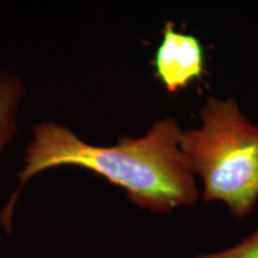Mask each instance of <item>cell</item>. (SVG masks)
<instances>
[{
	"mask_svg": "<svg viewBox=\"0 0 258 258\" xmlns=\"http://www.w3.org/2000/svg\"><path fill=\"white\" fill-rule=\"evenodd\" d=\"M156 76L167 92L184 90L205 73V49L194 35L178 31L173 22H166L163 38L154 54Z\"/></svg>",
	"mask_w": 258,
	"mask_h": 258,
	"instance_id": "3957f363",
	"label": "cell"
},
{
	"mask_svg": "<svg viewBox=\"0 0 258 258\" xmlns=\"http://www.w3.org/2000/svg\"><path fill=\"white\" fill-rule=\"evenodd\" d=\"M192 258H258V227L234 246L219 252L198 254Z\"/></svg>",
	"mask_w": 258,
	"mask_h": 258,
	"instance_id": "5b68a950",
	"label": "cell"
},
{
	"mask_svg": "<svg viewBox=\"0 0 258 258\" xmlns=\"http://www.w3.org/2000/svg\"><path fill=\"white\" fill-rule=\"evenodd\" d=\"M183 129L175 117L154 122L143 137H122L112 146H97L66 125L38 122L25 147L18 186L5 206L6 222L22 189L49 169L77 166L98 173L122 188L133 205L156 213L194 206L200 198L196 176L182 150Z\"/></svg>",
	"mask_w": 258,
	"mask_h": 258,
	"instance_id": "6da1fadb",
	"label": "cell"
},
{
	"mask_svg": "<svg viewBox=\"0 0 258 258\" xmlns=\"http://www.w3.org/2000/svg\"><path fill=\"white\" fill-rule=\"evenodd\" d=\"M201 123L183 129L182 150L202 182L206 202L225 203L234 218H245L258 201V124L234 98L208 97Z\"/></svg>",
	"mask_w": 258,
	"mask_h": 258,
	"instance_id": "7a4b0ae2",
	"label": "cell"
},
{
	"mask_svg": "<svg viewBox=\"0 0 258 258\" xmlns=\"http://www.w3.org/2000/svg\"><path fill=\"white\" fill-rule=\"evenodd\" d=\"M27 86L17 74L0 70V157L18 131V115Z\"/></svg>",
	"mask_w": 258,
	"mask_h": 258,
	"instance_id": "277c9868",
	"label": "cell"
}]
</instances>
